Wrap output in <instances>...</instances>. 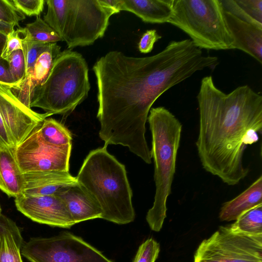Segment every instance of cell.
I'll return each mask as SVG.
<instances>
[{"instance_id": "obj_24", "label": "cell", "mask_w": 262, "mask_h": 262, "mask_svg": "<svg viewBox=\"0 0 262 262\" xmlns=\"http://www.w3.org/2000/svg\"><path fill=\"white\" fill-rule=\"evenodd\" d=\"M25 28L33 41L45 43L62 41L58 34L39 16L33 23L27 24Z\"/></svg>"}, {"instance_id": "obj_2", "label": "cell", "mask_w": 262, "mask_h": 262, "mask_svg": "<svg viewBox=\"0 0 262 262\" xmlns=\"http://www.w3.org/2000/svg\"><path fill=\"white\" fill-rule=\"evenodd\" d=\"M196 98V145L202 166L227 185H236L249 172L243 163L245 150L261 133L262 96L247 85L226 94L207 76L201 80Z\"/></svg>"}, {"instance_id": "obj_1", "label": "cell", "mask_w": 262, "mask_h": 262, "mask_svg": "<svg viewBox=\"0 0 262 262\" xmlns=\"http://www.w3.org/2000/svg\"><path fill=\"white\" fill-rule=\"evenodd\" d=\"M218 63L217 57L204 55L190 39L171 41L150 56L112 51L100 57L93 70L98 88L99 135L104 145L126 146L150 164L145 134L152 104L170 88Z\"/></svg>"}, {"instance_id": "obj_28", "label": "cell", "mask_w": 262, "mask_h": 262, "mask_svg": "<svg viewBox=\"0 0 262 262\" xmlns=\"http://www.w3.org/2000/svg\"><path fill=\"white\" fill-rule=\"evenodd\" d=\"M25 18L12 5L11 0H0V20L14 27H19V22Z\"/></svg>"}, {"instance_id": "obj_23", "label": "cell", "mask_w": 262, "mask_h": 262, "mask_svg": "<svg viewBox=\"0 0 262 262\" xmlns=\"http://www.w3.org/2000/svg\"><path fill=\"white\" fill-rule=\"evenodd\" d=\"M232 229L251 235L262 234V205L244 213L231 225Z\"/></svg>"}, {"instance_id": "obj_38", "label": "cell", "mask_w": 262, "mask_h": 262, "mask_svg": "<svg viewBox=\"0 0 262 262\" xmlns=\"http://www.w3.org/2000/svg\"><path fill=\"white\" fill-rule=\"evenodd\" d=\"M2 146H5V145L3 144V143L2 142V141H1V140H0V147H2Z\"/></svg>"}, {"instance_id": "obj_11", "label": "cell", "mask_w": 262, "mask_h": 262, "mask_svg": "<svg viewBox=\"0 0 262 262\" xmlns=\"http://www.w3.org/2000/svg\"><path fill=\"white\" fill-rule=\"evenodd\" d=\"M0 115L16 147L52 114L34 112L17 99L10 86L0 84Z\"/></svg>"}, {"instance_id": "obj_3", "label": "cell", "mask_w": 262, "mask_h": 262, "mask_svg": "<svg viewBox=\"0 0 262 262\" xmlns=\"http://www.w3.org/2000/svg\"><path fill=\"white\" fill-rule=\"evenodd\" d=\"M107 146L89 154L76 179L99 205L101 219L127 224L135 218L132 190L125 166L107 151Z\"/></svg>"}, {"instance_id": "obj_12", "label": "cell", "mask_w": 262, "mask_h": 262, "mask_svg": "<svg viewBox=\"0 0 262 262\" xmlns=\"http://www.w3.org/2000/svg\"><path fill=\"white\" fill-rule=\"evenodd\" d=\"M14 202L19 212L35 222L63 228L75 224L65 203L56 195L20 194Z\"/></svg>"}, {"instance_id": "obj_30", "label": "cell", "mask_w": 262, "mask_h": 262, "mask_svg": "<svg viewBox=\"0 0 262 262\" xmlns=\"http://www.w3.org/2000/svg\"><path fill=\"white\" fill-rule=\"evenodd\" d=\"M16 9L25 15L38 16L44 8V0H11Z\"/></svg>"}, {"instance_id": "obj_29", "label": "cell", "mask_w": 262, "mask_h": 262, "mask_svg": "<svg viewBox=\"0 0 262 262\" xmlns=\"http://www.w3.org/2000/svg\"><path fill=\"white\" fill-rule=\"evenodd\" d=\"M27 32L25 28H20L14 30L7 36L6 42L1 55L2 58L6 60L13 52L23 50V42Z\"/></svg>"}, {"instance_id": "obj_27", "label": "cell", "mask_w": 262, "mask_h": 262, "mask_svg": "<svg viewBox=\"0 0 262 262\" xmlns=\"http://www.w3.org/2000/svg\"><path fill=\"white\" fill-rule=\"evenodd\" d=\"M160 250L159 244L148 238L140 246L133 262H155Z\"/></svg>"}, {"instance_id": "obj_10", "label": "cell", "mask_w": 262, "mask_h": 262, "mask_svg": "<svg viewBox=\"0 0 262 262\" xmlns=\"http://www.w3.org/2000/svg\"><path fill=\"white\" fill-rule=\"evenodd\" d=\"M38 127L15 148L16 159L21 173L69 171L72 144L57 146L45 142L39 135Z\"/></svg>"}, {"instance_id": "obj_8", "label": "cell", "mask_w": 262, "mask_h": 262, "mask_svg": "<svg viewBox=\"0 0 262 262\" xmlns=\"http://www.w3.org/2000/svg\"><path fill=\"white\" fill-rule=\"evenodd\" d=\"M194 262H262V234L251 235L221 226L200 244Z\"/></svg>"}, {"instance_id": "obj_9", "label": "cell", "mask_w": 262, "mask_h": 262, "mask_svg": "<svg viewBox=\"0 0 262 262\" xmlns=\"http://www.w3.org/2000/svg\"><path fill=\"white\" fill-rule=\"evenodd\" d=\"M21 254L30 262H114L80 237L63 232L49 237H32Z\"/></svg>"}, {"instance_id": "obj_18", "label": "cell", "mask_w": 262, "mask_h": 262, "mask_svg": "<svg viewBox=\"0 0 262 262\" xmlns=\"http://www.w3.org/2000/svg\"><path fill=\"white\" fill-rule=\"evenodd\" d=\"M14 147H0V189L9 197L23 193L24 178L18 165Z\"/></svg>"}, {"instance_id": "obj_14", "label": "cell", "mask_w": 262, "mask_h": 262, "mask_svg": "<svg viewBox=\"0 0 262 262\" xmlns=\"http://www.w3.org/2000/svg\"><path fill=\"white\" fill-rule=\"evenodd\" d=\"M224 14L233 38V43L230 49L241 50L261 64L262 29L244 21L225 10Z\"/></svg>"}, {"instance_id": "obj_37", "label": "cell", "mask_w": 262, "mask_h": 262, "mask_svg": "<svg viewBox=\"0 0 262 262\" xmlns=\"http://www.w3.org/2000/svg\"><path fill=\"white\" fill-rule=\"evenodd\" d=\"M7 216L6 215L1 214H0V229L3 227L6 220Z\"/></svg>"}, {"instance_id": "obj_32", "label": "cell", "mask_w": 262, "mask_h": 262, "mask_svg": "<svg viewBox=\"0 0 262 262\" xmlns=\"http://www.w3.org/2000/svg\"><path fill=\"white\" fill-rule=\"evenodd\" d=\"M0 84L10 87L17 84L10 73L8 61L3 58L0 59Z\"/></svg>"}, {"instance_id": "obj_5", "label": "cell", "mask_w": 262, "mask_h": 262, "mask_svg": "<svg viewBox=\"0 0 262 262\" xmlns=\"http://www.w3.org/2000/svg\"><path fill=\"white\" fill-rule=\"evenodd\" d=\"M89 69L82 55L71 50L61 51L45 83L34 93L30 107L46 113L65 115L88 96Z\"/></svg>"}, {"instance_id": "obj_15", "label": "cell", "mask_w": 262, "mask_h": 262, "mask_svg": "<svg viewBox=\"0 0 262 262\" xmlns=\"http://www.w3.org/2000/svg\"><path fill=\"white\" fill-rule=\"evenodd\" d=\"M55 195L64 202L75 224L101 219L102 211L99 205L78 183L62 187Z\"/></svg>"}, {"instance_id": "obj_34", "label": "cell", "mask_w": 262, "mask_h": 262, "mask_svg": "<svg viewBox=\"0 0 262 262\" xmlns=\"http://www.w3.org/2000/svg\"><path fill=\"white\" fill-rule=\"evenodd\" d=\"M106 6L112 9L115 13H118L121 11V0H102Z\"/></svg>"}, {"instance_id": "obj_20", "label": "cell", "mask_w": 262, "mask_h": 262, "mask_svg": "<svg viewBox=\"0 0 262 262\" xmlns=\"http://www.w3.org/2000/svg\"><path fill=\"white\" fill-rule=\"evenodd\" d=\"M23 238L16 223L7 217L0 229V262H23Z\"/></svg>"}, {"instance_id": "obj_21", "label": "cell", "mask_w": 262, "mask_h": 262, "mask_svg": "<svg viewBox=\"0 0 262 262\" xmlns=\"http://www.w3.org/2000/svg\"><path fill=\"white\" fill-rule=\"evenodd\" d=\"M223 9L262 29V0H221Z\"/></svg>"}, {"instance_id": "obj_6", "label": "cell", "mask_w": 262, "mask_h": 262, "mask_svg": "<svg viewBox=\"0 0 262 262\" xmlns=\"http://www.w3.org/2000/svg\"><path fill=\"white\" fill-rule=\"evenodd\" d=\"M43 20L68 49L93 44L102 37L114 11L102 0H47Z\"/></svg>"}, {"instance_id": "obj_33", "label": "cell", "mask_w": 262, "mask_h": 262, "mask_svg": "<svg viewBox=\"0 0 262 262\" xmlns=\"http://www.w3.org/2000/svg\"><path fill=\"white\" fill-rule=\"evenodd\" d=\"M0 140L3 144L8 147H15L0 115Z\"/></svg>"}, {"instance_id": "obj_26", "label": "cell", "mask_w": 262, "mask_h": 262, "mask_svg": "<svg viewBox=\"0 0 262 262\" xmlns=\"http://www.w3.org/2000/svg\"><path fill=\"white\" fill-rule=\"evenodd\" d=\"M6 60L8 62L12 76L18 84L24 79L26 74L25 56L23 50H18L13 52Z\"/></svg>"}, {"instance_id": "obj_36", "label": "cell", "mask_w": 262, "mask_h": 262, "mask_svg": "<svg viewBox=\"0 0 262 262\" xmlns=\"http://www.w3.org/2000/svg\"><path fill=\"white\" fill-rule=\"evenodd\" d=\"M7 40V36L0 32V59Z\"/></svg>"}, {"instance_id": "obj_35", "label": "cell", "mask_w": 262, "mask_h": 262, "mask_svg": "<svg viewBox=\"0 0 262 262\" xmlns=\"http://www.w3.org/2000/svg\"><path fill=\"white\" fill-rule=\"evenodd\" d=\"M14 30V27L0 20V32L7 36Z\"/></svg>"}, {"instance_id": "obj_22", "label": "cell", "mask_w": 262, "mask_h": 262, "mask_svg": "<svg viewBox=\"0 0 262 262\" xmlns=\"http://www.w3.org/2000/svg\"><path fill=\"white\" fill-rule=\"evenodd\" d=\"M38 132L41 139L49 144L57 146L72 144L70 132L53 118L45 119L39 126Z\"/></svg>"}, {"instance_id": "obj_17", "label": "cell", "mask_w": 262, "mask_h": 262, "mask_svg": "<svg viewBox=\"0 0 262 262\" xmlns=\"http://www.w3.org/2000/svg\"><path fill=\"white\" fill-rule=\"evenodd\" d=\"M173 0H121V11L132 12L145 23H168L173 12Z\"/></svg>"}, {"instance_id": "obj_13", "label": "cell", "mask_w": 262, "mask_h": 262, "mask_svg": "<svg viewBox=\"0 0 262 262\" xmlns=\"http://www.w3.org/2000/svg\"><path fill=\"white\" fill-rule=\"evenodd\" d=\"M61 47L56 43H51L38 58L33 67L27 73L24 79L15 85L10 87L12 93L28 107L34 92L48 77L54 63L60 53Z\"/></svg>"}, {"instance_id": "obj_31", "label": "cell", "mask_w": 262, "mask_h": 262, "mask_svg": "<svg viewBox=\"0 0 262 262\" xmlns=\"http://www.w3.org/2000/svg\"><path fill=\"white\" fill-rule=\"evenodd\" d=\"M161 36L159 35L156 30H149L146 31L141 37L138 48L142 53H148L153 49L154 44Z\"/></svg>"}, {"instance_id": "obj_16", "label": "cell", "mask_w": 262, "mask_h": 262, "mask_svg": "<svg viewBox=\"0 0 262 262\" xmlns=\"http://www.w3.org/2000/svg\"><path fill=\"white\" fill-rule=\"evenodd\" d=\"M25 196L55 194L63 187L77 183L69 171H45L23 173Z\"/></svg>"}, {"instance_id": "obj_19", "label": "cell", "mask_w": 262, "mask_h": 262, "mask_svg": "<svg viewBox=\"0 0 262 262\" xmlns=\"http://www.w3.org/2000/svg\"><path fill=\"white\" fill-rule=\"evenodd\" d=\"M262 205V176L247 189L222 205L219 213L221 221H236L248 211Z\"/></svg>"}, {"instance_id": "obj_7", "label": "cell", "mask_w": 262, "mask_h": 262, "mask_svg": "<svg viewBox=\"0 0 262 262\" xmlns=\"http://www.w3.org/2000/svg\"><path fill=\"white\" fill-rule=\"evenodd\" d=\"M168 23L186 33L201 50H229L233 43L221 0H173Z\"/></svg>"}, {"instance_id": "obj_25", "label": "cell", "mask_w": 262, "mask_h": 262, "mask_svg": "<svg viewBox=\"0 0 262 262\" xmlns=\"http://www.w3.org/2000/svg\"><path fill=\"white\" fill-rule=\"evenodd\" d=\"M50 44L31 40L28 32H27L23 42V50L25 56L26 73L33 67L38 58L47 49Z\"/></svg>"}, {"instance_id": "obj_4", "label": "cell", "mask_w": 262, "mask_h": 262, "mask_svg": "<svg viewBox=\"0 0 262 262\" xmlns=\"http://www.w3.org/2000/svg\"><path fill=\"white\" fill-rule=\"evenodd\" d=\"M147 120L152 136L151 157L155 164L156 193L146 220L150 229L160 231L166 217V202L176 172L182 125L163 106L151 108Z\"/></svg>"}]
</instances>
